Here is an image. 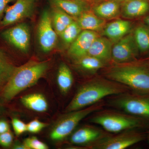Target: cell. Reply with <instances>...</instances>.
<instances>
[{
  "label": "cell",
  "mask_w": 149,
  "mask_h": 149,
  "mask_svg": "<svg viewBox=\"0 0 149 149\" xmlns=\"http://www.w3.org/2000/svg\"><path fill=\"white\" fill-rule=\"evenodd\" d=\"M122 0H107L94 6L93 12L104 20L111 19L120 15Z\"/></svg>",
  "instance_id": "cell-17"
},
{
  "label": "cell",
  "mask_w": 149,
  "mask_h": 149,
  "mask_svg": "<svg viewBox=\"0 0 149 149\" xmlns=\"http://www.w3.org/2000/svg\"><path fill=\"white\" fill-rule=\"evenodd\" d=\"M132 27L130 22L125 19H116L105 24L102 30V35L115 43L130 33Z\"/></svg>",
  "instance_id": "cell-14"
},
{
  "label": "cell",
  "mask_w": 149,
  "mask_h": 149,
  "mask_svg": "<svg viewBox=\"0 0 149 149\" xmlns=\"http://www.w3.org/2000/svg\"><path fill=\"white\" fill-rule=\"evenodd\" d=\"M105 136L106 134L98 128L88 125L79 128L72 133L70 142L74 145L89 147Z\"/></svg>",
  "instance_id": "cell-13"
},
{
  "label": "cell",
  "mask_w": 149,
  "mask_h": 149,
  "mask_svg": "<svg viewBox=\"0 0 149 149\" xmlns=\"http://www.w3.org/2000/svg\"><path fill=\"white\" fill-rule=\"evenodd\" d=\"M76 61L77 65L82 69L93 73L103 68L106 65L99 59L88 55Z\"/></svg>",
  "instance_id": "cell-25"
},
{
  "label": "cell",
  "mask_w": 149,
  "mask_h": 149,
  "mask_svg": "<svg viewBox=\"0 0 149 149\" xmlns=\"http://www.w3.org/2000/svg\"><path fill=\"white\" fill-rule=\"evenodd\" d=\"M37 35L40 47L43 52H49L56 45L58 35L52 23L50 12L46 9L41 15L37 28Z\"/></svg>",
  "instance_id": "cell-8"
},
{
  "label": "cell",
  "mask_w": 149,
  "mask_h": 149,
  "mask_svg": "<svg viewBox=\"0 0 149 149\" xmlns=\"http://www.w3.org/2000/svg\"><path fill=\"white\" fill-rule=\"evenodd\" d=\"M12 124L14 131L17 136L21 135L27 131V124L17 118H13Z\"/></svg>",
  "instance_id": "cell-29"
},
{
  "label": "cell",
  "mask_w": 149,
  "mask_h": 149,
  "mask_svg": "<svg viewBox=\"0 0 149 149\" xmlns=\"http://www.w3.org/2000/svg\"></svg>",
  "instance_id": "cell-38"
},
{
  "label": "cell",
  "mask_w": 149,
  "mask_h": 149,
  "mask_svg": "<svg viewBox=\"0 0 149 149\" xmlns=\"http://www.w3.org/2000/svg\"><path fill=\"white\" fill-rule=\"evenodd\" d=\"M114 43L112 49V60L116 63H128L136 58L139 52L133 33H129Z\"/></svg>",
  "instance_id": "cell-9"
},
{
  "label": "cell",
  "mask_w": 149,
  "mask_h": 149,
  "mask_svg": "<svg viewBox=\"0 0 149 149\" xmlns=\"http://www.w3.org/2000/svg\"><path fill=\"white\" fill-rule=\"evenodd\" d=\"M21 101L24 106L34 111L43 112L48 109L47 102L40 94L35 93L24 96L21 97Z\"/></svg>",
  "instance_id": "cell-21"
},
{
  "label": "cell",
  "mask_w": 149,
  "mask_h": 149,
  "mask_svg": "<svg viewBox=\"0 0 149 149\" xmlns=\"http://www.w3.org/2000/svg\"><path fill=\"white\" fill-rule=\"evenodd\" d=\"M14 149H27L25 146H24V144L23 145H21V144H15L14 146Z\"/></svg>",
  "instance_id": "cell-33"
},
{
  "label": "cell",
  "mask_w": 149,
  "mask_h": 149,
  "mask_svg": "<svg viewBox=\"0 0 149 149\" xmlns=\"http://www.w3.org/2000/svg\"><path fill=\"white\" fill-rule=\"evenodd\" d=\"M35 0H16L13 5L8 6L0 21L1 28L8 27L24 18L30 17L33 13Z\"/></svg>",
  "instance_id": "cell-10"
},
{
  "label": "cell",
  "mask_w": 149,
  "mask_h": 149,
  "mask_svg": "<svg viewBox=\"0 0 149 149\" xmlns=\"http://www.w3.org/2000/svg\"><path fill=\"white\" fill-rule=\"evenodd\" d=\"M104 77L127 86L136 94L149 95V68L141 65L121 63L111 67Z\"/></svg>",
  "instance_id": "cell-3"
},
{
  "label": "cell",
  "mask_w": 149,
  "mask_h": 149,
  "mask_svg": "<svg viewBox=\"0 0 149 149\" xmlns=\"http://www.w3.org/2000/svg\"></svg>",
  "instance_id": "cell-37"
},
{
  "label": "cell",
  "mask_w": 149,
  "mask_h": 149,
  "mask_svg": "<svg viewBox=\"0 0 149 149\" xmlns=\"http://www.w3.org/2000/svg\"><path fill=\"white\" fill-rule=\"evenodd\" d=\"M23 144L27 149H47L49 147L35 137H29L24 140Z\"/></svg>",
  "instance_id": "cell-27"
},
{
  "label": "cell",
  "mask_w": 149,
  "mask_h": 149,
  "mask_svg": "<svg viewBox=\"0 0 149 149\" xmlns=\"http://www.w3.org/2000/svg\"><path fill=\"white\" fill-rule=\"evenodd\" d=\"M101 101L82 109L68 112L56 123L50 133L51 139L60 141L69 136L81 120L89 115L99 111L104 106Z\"/></svg>",
  "instance_id": "cell-5"
},
{
  "label": "cell",
  "mask_w": 149,
  "mask_h": 149,
  "mask_svg": "<svg viewBox=\"0 0 149 149\" xmlns=\"http://www.w3.org/2000/svg\"><path fill=\"white\" fill-rule=\"evenodd\" d=\"M48 125L47 123L41 122L37 119H35L27 124V131L32 133H38L43 128L47 127Z\"/></svg>",
  "instance_id": "cell-28"
},
{
  "label": "cell",
  "mask_w": 149,
  "mask_h": 149,
  "mask_svg": "<svg viewBox=\"0 0 149 149\" xmlns=\"http://www.w3.org/2000/svg\"><path fill=\"white\" fill-rule=\"evenodd\" d=\"M54 5L58 7L72 17L77 18L90 7L85 0H50Z\"/></svg>",
  "instance_id": "cell-18"
},
{
  "label": "cell",
  "mask_w": 149,
  "mask_h": 149,
  "mask_svg": "<svg viewBox=\"0 0 149 149\" xmlns=\"http://www.w3.org/2000/svg\"><path fill=\"white\" fill-rule=\"evenodd\" d=\"M51 14L53 26L59 36L68 25L74 21L72 17L54 5Z\"/></svg>",
  "instance_id": "cell-20"
},
{
  "label": "cell",
  "mask_w": 149,
  "mask_h": 149,
  "mask_svg": "<svg viewBox=\"0 0 149 149\" xmlns=\"http://www.w3.org/2000/svg\"><path fill=\"white\" fill-rule=\"evenodd\" d=\"M113 136L106 135L89 147L93 149H124L143 141L144 136L134 130H126Z\"/></svg>",
  "instance_id": "cell-7"
},
{
  "label": "cell",
  "mask_w": 149,
  "mask_h": 149,
  "mask_svg": "<svg viewBox=\"0 0 149 149\" xmlns=\"http://www.w3.org/2000/svg\"><path fill=\"white\" fill-rule=\"evenodd\" d=\"M13 140V135L10 130L0 134V145L2 146L5 148L10 147Z\"/></svg>",
  "instance_id": "cell-30"
},
{
  "label": "cell",
  "mask_w": 149,
  "mask_h": 149,
  "mask_svg": "<svg viewBox=\"0 0 149 149\" xmlns=\"http://www.w3.org/2000/svg\"><path fill=\"white\" fill-rule=\"evenodd\" d=\"M110 106L131 115L149 119V95L126 93L116 95L109 101Z\"/></svg>",
  "instance_id": "cell-6"
},
{
  "label": "cell",
  "mask_w": 149,
  "mask_h": 149,
  "mask_svg": "<svg viewBox=\"0 0 149 149\" xmlns=\"http://www.w3.org/2000/svg\"><path fill=\"white\" fill-rule=\"evenodd\" d=\"M144 22H145V24H146L145 25L147 27V28L148 29L149 31V15L146 18H145V19H144Z\"/></svg>",
  "instance_id": "cell-34"
},
{
  "label": "cell",
  "mask_w": 149,
  "mask_h": 149,
  "mask_svg": "<svg viewBox=\"0 0 149 149\" xmlns=\"http://www.w3.org/2000/svg\"><path fill=\"white\" fill-rule=\"evenodd\" d=\"M10 130L9 125L7 121L0 120V134L4 133Z\"/></svg>",
  "instance_id": "cell-32"
},
{
  "label": "cell",
  "mask_w": 149,
  "mask_h": 149,
  "mask_svg": "<svg viewBox=\"0 0 149 149\" xmlns=\"http://www.w3.org/2000/svg\"><path fill=\"white\" fill-rule=\"evenodd\" d=\"M13 1L14 0H0V21L3 17L8 5Z\"/></svg>",
  "instance_id": "cell-31"
},
{
  "label": "cell",
  "mask_w": 149,
  "mask_h": 149,
  "mask_svg": "<svg viewBox=\"0 0 149 149\" xmlns=\"http://www.w3.org/2000/svg\"><path fill=\"white\" fill-rule=\"evenodd\" d=\"M122 1H124V0H122Z\"/></svg>",
  "instance_id": "cell-36"
},
{
  "label": "cell",
  "mask_w": 149,
  "mask_h": 149,
  "mask_svg": "<svg viewBox=\"0 0 149 149\" xmlns=\"http://www.w3.org/2000/svg\"><path fill=\"white\" fill-rule=\"evenodd\" d=\"M113 43L107 37L98 36L93 42L88 55L95 57L106 64L112 60Z\"/></svg>",
  "instance_id": "cell-15"
},
{
  "label": "cell",
  "mask_w": 149,
  "mask_h": 149,
  "mask_svg": "<svg viewBox=\"0 0 149 149\" xmlns=\"http://www.w3.org/2000/svg\"><path fill=\"white\" fill-rule=\"evenodd\" d=\"M58 85L62 93L66 94L71 88L73 83V76L71 70L65 63L60 65L57 77Z\"/></svg>",
  "instance_id": "cell-22"
},
{
  "label": "cell",
  "mask_w": 149,
  "mask_h": 149,
  "mask_svg": "<svg viewBox=\"0 0 149 149\" xmlns=\"http://www.w3.org/2000/svg\"><path fill=\"white\" fill-rule=\"evenodd\" d=\"M49 68L47 61L31 60L16 67L10 79L4 87L3 98L10 101L19 93L37 83Z\"/></svg>",
  "instance_id": "cell-2"
},
{
  "label": "cell",
  "mask_w": 149,
  "mask_h": 149,
  "mask_svg": "<svg viewBox=\"0 0 149 149\" xmlns=\"http://www.w3.org/2000/svg\"><path fill=\"white\" fill-rule=\"evenodd\" d=\"M16 68L0 51V88L5 86Z\"/></svg>",
  "instance_id": "cell-24"
},
{
  "label": "cell",
  "mask_w": 149,
  "mask_h": 149,
  "mask_svg": "<svg viewBox=\"0 0 149 149\" xmlns=\"http://www.w3.org/2000/svg\"><path fill=\"white\" fill-rule=\"evenodd\" d=\"M149 11L148 0H124L120 15L124 18L132 19L144 16Z\"/></svg>",
  "instance_id": "cell-16"
},
{
  "label": "cell",
  "mask_w": 149,
  "mask_h": 149,
  "mask_svg": "<svg viewBox=\"0 0 149 149\" xmlns=\"http://www.w3.org/2000/svg\"><path fill=\"white\" fill-rule=\"evenodd\" d=\"M130 90L127 86L106 77H95L80 87L65 111L68 112L82 109L107 96L119 95Z\"/></svg>",
  "instance_id": "cell-1"
},
{
  "label": "cell",
  "mask_w": 149,
  "mask_h": 149,
  "mask_svg": "<svg viewBox=\"0 0 149 149\" xmlns=\"http://www.w3.org/2000/svg\"><path fill=\"white\" fill-rule=\"evenodd\" d=\"M76 22L82 30L96 32L102 30L106 24L105 20L90 10L85 12L77 17Z\"/></svg>",
  "instance_id": "cell-19"
},
{
  "label": "cell",
  "mask_w": 149,
  "mask_h": 149,
  "mask_svg": "<svg viewBox=\"0 0 149 149\" xmlns=\"http://www.w3.org/2000/svg\"><path fill=\"white\" fill-rule=\"evenodd\" d=\"M98 36L97 32L82 30L70 45L68 52V55L76 60L87 55L93 42Z\"/></svg>",
  "instance_id": "cell-12"
},
{
  "label": "cell",
  "mask_w": 149,
  "mask_h": 149,
  "mask_svg": "<svg viewBox=\"0 0 149 149\" xmlns=\"http://www.w3.org/2000/svg\"><path fill=\"white\" fill-rule=\"evenodd\" d=\"M82 31L77 22L74 21L65 29L59 36L65 45H70Z\"/></svg>",
  "instance_id": "cell-26"
},
{
  "label": "cell",
  "mask_w": 149,
  "mask_h": 149,
  "mask_svg": "<svg viewBox=\"0 0 149 149\" xmlns=\"http://www.w3.org/2000/svg\"></svg>",
  "instance_id": "cell-35"
},
{
  "label": "cell",
  "mask_w": 149,
  "mask_h": 149,
  "mask_svg": "<svg viewBox=\"0 0 149 149\" xmlns=\"http://www.w3.org/2000/svg\"><path fill=\"white\" fill-rule=\"evenodd\" d=\"M90 121L101 125L106 131L114 133L134 130L143 127L145 124L140 117L110 111L97 113Z\"/></svg>",
  "instance_id": "cell-4"
},
{
  "label": "cell",
  "mask_w": 149,
  "mask_h": 149,
  "mask_svg": "<svg viewBox=\"0 0 149 149\" xmlns=\"http://www.w3.org/2000/svg\"><path fill=\"white\" fill-rule=\"evenodd\" d=\"M3 39L22 52L27 53L30 45V33L26 23H21L6 29L1 33Z\"/></svg>",
  "instance_id": "cell-11"
},
{
  "label": "cell",
  "mask_w": 149,
  "mask_h": 149,
  "mask_svg": "<svg viewBox=\"0 0 149 149\" xmlns=\"http://www.w3.org/2000/svg\"><path fill=\"white\" fill-rule=\"evenodd\" d=\"M133 35L139 52H149V31L146 25H140L136 27Z\"/></svg>",
  "instance_id": "cell-23"
}]
</instances>
